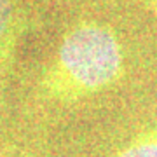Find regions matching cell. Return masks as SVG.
Here are the masks:
<instances>
[{"label": "cell", "mask_w": 157, "mask_h": 157, "mask_svg": "<svg viewBox=\"0 0 157 157\" xmlns=\"http://www.w3.org/2000/svg\"><path fill=\"white\" fill-rule=\"evenodd\" d=\"M128 47L110 23L80 16L63 30L52 56L40 67L33 100L68 110L112 91L128 73Z\"/></svg>", "instance_id": "1"}, {"label": "cell", "mask_w": 157, "mask_h": 157, "mask_svg": "<svg viewBox=\"0 0 157 157\" xmlns=\"http://www.w3.org/2000/svg\"><path fill=\"white\" fill-rule=\"evenodd\" d=\"M32 26L33 17L25 0H0V119L6 112L17 51Z\"/></svg>", "instance_id": "2"}, {"label": "cell", "mask_w": 157, "mask_h": 157, "mask_svg": "<svg viewBox=\"0 0 157 157\" xmlns=\"http://www.w3.org/2000/svg\"><path fill=\"white\" fill-rule=\"evenodd\" d=\"M112 157H157V122L131 136Z\"/></svg>", "instance_id": "3"}, {"label": "cell", "mask_w": 157, "mask_h": 157, "mask_svg": "<svg viewBox=\"0 0 157 157\" xmlns=\"http://www.w3.org/2000/svg\"><path fill=\"white\" fill-rule=\"evenodd\" d=\"M138 2L148 11V14H150V16L154 17V21L157 23V0H138Z\"/></svg>", "instance_id": "4"}]
</instances>
